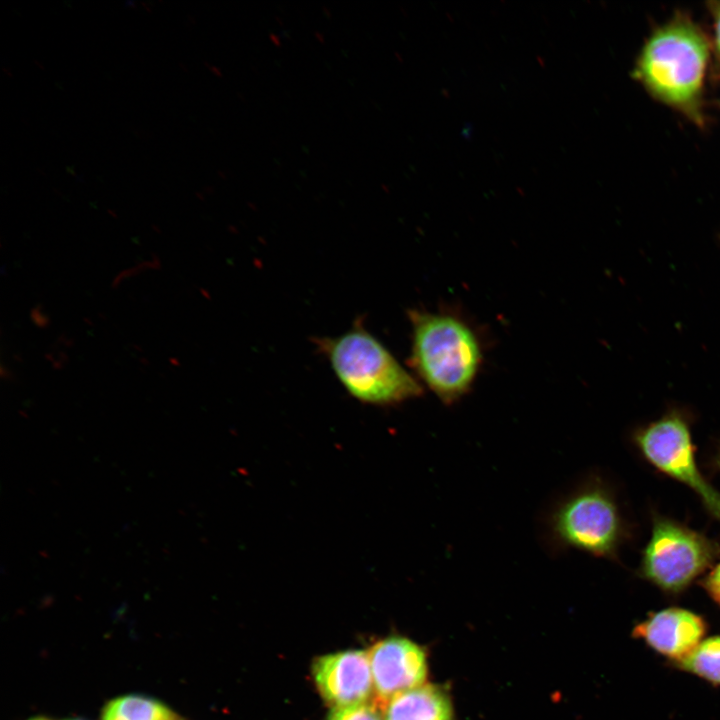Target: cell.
Listing matches in <instances>:
<instances>
[{"instance_id":"obj_1","label":"cell","mask_w":720,"mask_h":720,"mask_svg":"<svg viewBox=\"0 0 720 720\" xmlns=\"http://www.w3.org/2000/svg\"><path fill=\"white\" fill-rule=\"evenodd\" d=\"M710 43L692 19L676 15L642 46L634 76L656 100L695 124H704L703 93Z\"/></svg>"},{"instance_id":"obj_2","label":"cell","mask_w":720,"mask_h":720,"mask_svg":"<svg viewBox=\"0 0 720 720\" xmlns=\"http://www.w3.org/2000/svg\"><path fill=\"white\" fill-rule=\"evenodd\" d=\"M624 531L613 492L592 476L554 498L539 520L541 543L552 556L577 550L613 559Z\"/></svg>"},{"instance_id":"obj_3","label":"cell","mask_w":720,"mask_h":720,"mask_svg":"<svg viewBox=\"0 0 720 720\" xmlns=\"http://www.w3.org/2000/svg\"><path fill=\"white\" fill-rule=\"evenodd\" d=\"M410 364L424 384L446 404L472 388L482 362L479 340L461 319L446 313L411 310Z\"/></svg>"},{"instance_id":"obj_4","label":"cell","mask_w":720,"mask_h":720,"mask_svg":"<svg viewBox=\"0 0 720 720\" xmlns=\"http://www.w3.org/2000/svg\"><path fill=\"white\" fill-rule=\"evenodd\" d=\"M345 390L356 400L395 406L419 397L420 383L357 321L345 333L316 340Z\"/></svg>"},{"instance_id":"obj_5","label":"cell","mask_w":720,"mask_h":720,"mask_svg":"<svg viewBox=\"0 0 720 720\" xmlns=\"http://www.w3.org/2000/svg\"><path fill=\"white\" fill-rule=\"evenodd\" d=\"M720 547L674 520L656 517L643 551L640 574L660 590L679 594L709 568Z\"/></svg>"},{"instance_id":"obj_6","label":"cell","mask_w":720,"mask_h":720,"mask_svg":"<svg viewBox=\"0 0 720 720\" xmlns=\"http://www.w3.org/2000/svg\"><path fill=\"white\" fill-rule=\"evenodd\" d=\"M634 442L652 466L692 489L720 520V493L698 469L690 425L681 411L670 410L641 427L634 434Z\"/></svg>"},{"instance_id":"obj_7","label":"cell","mask_w":720,"mask_h":720,"mask_svg":"<svg viewBox=\"0 0 720 720\" xmlns=\"http://www.w3.org/2000/svg\"><path fill=\"white\" fill-rule=\"evenodd\" d=\"M375 701L381 708L394 696L425 684L426 654L415 642L391 636L376 642L367 651Z\"/></svg>"},{"instance_id":"obj_8","label":"cell","mask_w":720,"mask_h":720,"mask_svg":"<svg viewBox=\"0 0 720 720\" xmlns=\"http://www.w3.org/2000/svg\"><path fill=\"white\" fill-rule=\"evenodd\" d=\"M312 675L322 698L332 708L367 703L374 695L366 651L347 650L318 657Z\"/></svg>"},{"instance_id":"obj_9","label":"cell","mask_w":720,"mask_h":720,"mask_svg":"<svg viewBox=\"0 0 720 720\" xmlns=\"http://www.w3.org/2000/svg\"><path fill=\"white\" fill-rule=\"evenodd\" d=\"M707 631L708 624L701 615L681 607H668L636 624L632 637L674 664L689 655L706 638Z\"/></svg>"},{"instance_id":"obj_10","label":"cell","mask_w":720,"mask_h":720,"mask_svg":"<svg viewBox=\"0 0 720 720\" xmlns=\"http://www.w3.org/2000/svg\"><path fill=\"white\" fill-rule=\"evenodd\" d=\"M384 720H453L448 694L434 684H423L402 692L383 707Z\"/></svg>"},{"instance_id":"obj_11","label":"cell","mask_w":720,"mask_h":720,"mask_svg":"<svg viewBox=\"0 0 720 720\" xmlns=\"http://www.w3.org/2000/svg\"><path fill=\"white\" fill-rule=\"evenodd\" d=\"M673 665L720 687V635L706 637L689 655Z\"/></svg>"},{"instance_id":"obj_12","label":"cell","mask_w":720,"mask_h":720,"mask_svg":"<svg viewBox=\"0 0 720 720\" xmlns=\"http://www.w3.org/2000/svg\"><path fill=\"white\" fill-rule=\"evenodd\" d=\"M103 720H177V716L153 699L125 696L112 700L105 707Z\"/></svg>"},{"instance_id":"obj_13","label":"cell","mask_w":720,"mask_h":720,"mask_svg":"<svg viewBox=\"0 0 720 720\" xmlns=\"http://www.w3.org/2000/svg\"><path fill=\"white\" fill-rule=\"evenodd\" d=\"M327 720H384V718L380 706L367 702L332 708Z\"/></svg>"},{"instance_id":"obj_14","label":"cell","mask_w":720,"mask_h":720,"mask_svg":"<svg viewBox=\"0 0 720 720\" xmlns=\"http://www.w3.org/2000/svg\"><path fill=\"white\" fill-rule=\"evenodd\" d=\"M701 584L709 596L720 605V562L703 578Z\"/></svg>"},{"instance_id":"obj_15","label":"cell","mask_w":720,"mask_h":720,"mask_svg":"<svg viewBox=\"0 0 720 720\" xmlns=\"http://www.w3.org/2000/svg\"><path fill=\"white\" fill-rule=\"evenodd\" d=\"M713 23V46L720 60V1H710L707 3Z\"/></svg>"},{"instance_id":"obj_16","label":"cell","mask_w":720,"mask_h":720,"mask_svg":"<svg viewBox=\"0 0 720 720\" xmlns=\"http://www.w3.org/2000/svg\"><path fill=\"white\" fill-rule=\"evenodd\" d=\"M717 464H718L719 467H720V453H719V455H718Z\"/></svg>"},{"instance_id":"obj_17","label":"cell","mask_w":720,"mask_h":720,"mask_svg":"<svg viewBox=\"0 0 720 720\" xmlns=\"http://www.w3.org/2000/svg\"><path fill=\"white\" fill-rule=\"evenodd\" d=\"M32 720H47V719L37 718V719H32Z\"/></svg>"},{"instance_id":"obj_18","label":"cell","mask_w":720,"mask_h":720,"mask_svg":"<svg viewBox=\"0 0 720 720\" xmlns=\"http://www.w3.org/2000/svg\"><path fill=\"white\" fill-rule=\"evenodd\" d=\"M720 606V605H719Z\"/></svg>"}]
</instances>
